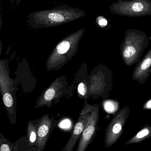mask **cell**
<instances>
[{
	"mask_svg": "<svg viewBox=\"0 0 151 151\" xmlns=\"http://www.w3.org/2000/svg\"><path fill=\"white\" fill-rule=\"evenodd\" d=\"M86 14L81 9L64 4L31 12L27 17V23L34 29L50 28L77 20Z\"/></svg>",
	"mask_w": 151,
	"mask_h": 151,
	"instance_id": "6da1fadb",
	"label": "cell"
},
{
	"mask_svg": "<svg viewBox=\"0 0 151 151\" xmlns=\"http://www.w3.org/2000/svg\"><path fill=\"white\" fill-rule=\"evenodd\" d=\"M85 31L84 27L80 28L70 34L56 46L47 60L46 65L48 70H59L72 60L77 53Z\"/></svg>",
	"mask_w": 151,
	"mask_h": 151,
	"instance_id": "7a4b0ae2",
	"label": "cell"
},
{
	"mask_svg": "<svg viewBox=\"0 0 151 151\" xmlns=\"http://www.w3.org/2000/svg\"><path fill=\"white\" fill-rule=\"evenodd\" d=\"M147 35L137 29L126 31L120 46V53L124 63L128 66L136 64L140 61L149 44Z\"/></svg>",
	"mask_w": 151,
	"mask_h": 151,
	"instance_id": "3957f363",
	"label": "cell"
},
{
	"mask_svg": "<svg viewBox=\"0 0 151 151\" xmlns=\"http://www.w3.org/2000/svg\"><path fill=\"white\" fill-rule=\"evenodd\" d=\"M113 14L131 17L151 15V0H118L110 7Z\"/></svg>",
	"mask_w": 151,
	"mask_h": 151,
	"instance_id": "277c9868",
	"label": "cell"
},
{
	"mask_svg": "<svg viewBox=\"0 0 151 151\" xmlns=\"http://www.w3.org/2000/svg\"><path fill=\"white\" fill-rule=\"evenodd\" d=\"M130 112L129 107L125 106L113 116L105 129V145L106 148H110L115 144L122 135Z\"/></svg>",
	"mask_w": 151,
	"mask_h": 151,
	"instance_id": "5b68a950",
	"label": "cell"
},
{
	"mask_svg": "<svg viewBox=\"0 0 151 151\" xmlns=\"http://www.w3.org/2000/svg\"><path fill=\"white\" fill-rule=\"evenodd\" d=\"M67 82L65 76L56 79L43 92L36 101V109L45 106L50 107L53 101L59 100L67 91Z\"/></svg>",
	"mask_w": 151,
	"mask_h": 151,
	"instance_id": "8992f818",
	"label": "cell"
},
{
	"mask_svg": "<svg viewBox=\"0 0 151 151\" xmlns=\"http://www.w3.org/2000/svg\"><path fill=\"white\" fill-rule=\"evenodd\" d=\"M99 105H92L88 121L82 131L76 151H85L95 135L99 119Z\"/></svg>",
	"mask_w": 151,
	"mask_h": 151,
	"instance_id": "52a82bcc",
	"label": "cell"
},
{
	"mask_svg": "<svg viewBox=\"0 0 151 151\" xmlns=\"http://www.w3.org/2000/svg\"><path fill=\"white\" fill-rule=\"evenodd\" d=\"M92 108V105L88 104L86 99L84 101V106L80 112L72 136L62 151L73 150L76 142L80 137L82 131L88 121Z\"/></svg>",
	"mask_w": 151,
	"mask_h": 151,
	"instance_id": "ba28073f",
	"label": "cell"
},
{
	"mask_svg": "<svg viewBox=\"0 0 151 151\" xmlns=\"http://www.w3.org/2000/svg\"><path fill=\"white\" fill-rule=\"evenodd\" d=\"M37 122V141L34 151H43L53 128L54 117L50 118L48 114H47Z\"/></svg>",
	"mask_w": 151,
	"mask_h": 151,
	"instance_id": "9c48e42d",
	"label": "cell"
},
{
	"mask_svg": "<svg viewBox=\"0 0 151 151\" xmlns=\"http://www.w3.org/2000/svg\"><path fill=\"white\" fill-rule=\"evenodd\" d=\"M151 75V48L137 64L132 74V80L144 84Z\"/></svg>",
	"mask_w": 151,
	"mask_h": 151,
	"instance_id": "30bf717a",
	"label": "cell"
},
{
	"mask_svg": "<svg viewBox=\"0 0 151 151\" xmlns=\"http://www.w3.org/2000/svg\"><path fill=\"white\" fill-rule=\"evenodd\" d=\"M147 139H151V126L146 125L131 139L126 143V145L138 143Z\"/></svg>",
	"mask_w": 151,
	"mask_h": 151,
	"instance_id": "8fae6325",
	"label": "cell"
},
{
	"mask_svg": "<svg viewBox=\"0 0 151 151\" xmlns=\"http://www.w3.org/2000/svg\"><path fill=\"white\" fill-rule=\"evenodd\" d=\"M27 139L29 145L35 149L37 137V122L36 121H29L27 127Z\"/></svg>",
	"mask_w": 151,
	"mask_h": 151,
	"instance_id": "7c38bea8",
	"label": "cell"
},
{
	"mask_svg": "<svg viewBox=\"0 0 151 151\" xmlns=\"http://www.w3.org/2000/svg\"><path fill=\"white\" fill-rule=\"evenodd\" d=\"M0 151H13V143L0 134Z\"/></svg>",
	"mask_w": 151,
	"mask_h": 151,
	"instance_id": "4fadbf2b",
	"label": "cell"
},
{
	"mask_svg": "<svg viewBox=\"0 0 151 151\" xmlns=\"http://www.w3.org/2000/svg\"><path fill=\"white\" fill-rule=\"evenodd\" d=\"M96 22L98 26L101 28L107 29L111 28L108 26V25L111 26L109 25L108 20L103 16H99L98 17L96 20Z\"/></svg>",
	"mask_w": 151,
	"mask_h": 151,
	"instance_id": "5bb4252c",
	"label": "cell"
},
{
	"mask_svg": "<svg viewBox=\"0 0 151 151\" xmlns=\"http://www.w3.org/2000/svg\"><path fill=\"white\" fill-rule=\"evenodd\" d=\"M79 96L81 98H85L87 94V88L86 83L82 82L79 84L78 87Z\"/></svg>",
	"mask_w": 151,
	"mask_h": 151,
	"instance_id": "9a60e30c",
	"label": "cell"
},
{
	"mask_svg": "<svg viewBox=\"0 0 151 151\" xmlns=\"http://www.w3.org/2000/svg\"><path fill=\"white\" fill-rule=\"evenodd\" d=\"M71 125V121L68 119H65L63 120L59 124V127L64 129H67L68 128H70Z\"/></svg>",
	"mask_w": 151,
	"mask_h": 151,
	"instance_id": "2e32d148",
	"label": "cell"
},
{
	"mask_svg": "<svg viewBox=\"0 0 151 151\" xmlns=\"http://www.w3.org/2000/svg\"><path fill=\"white\" fill-rule=\"evenodd\" d=\"M146 108L148 109H151V100L146 104Z\"/></svg>",
	"mask_w": 151,
	"mask_h": 151,
	"instance_id": "e0dca14e",
	"label": "cell"
},
{
	"mask_svg": "<svg viewBox=\"0 0 151 151\" xmlns=\"http://www.w3.org/2000/svg\"><path fill=\"white\" fill-rule=\"evenodd\" d=\"M21 0H12V2H16L17 3H19Z\"/></svg>",
	"mask_w": 151,
	"mask_h": 151,
	"instance_id": "ac0fdd59",
	"label": "cell"
}]
</instances>
